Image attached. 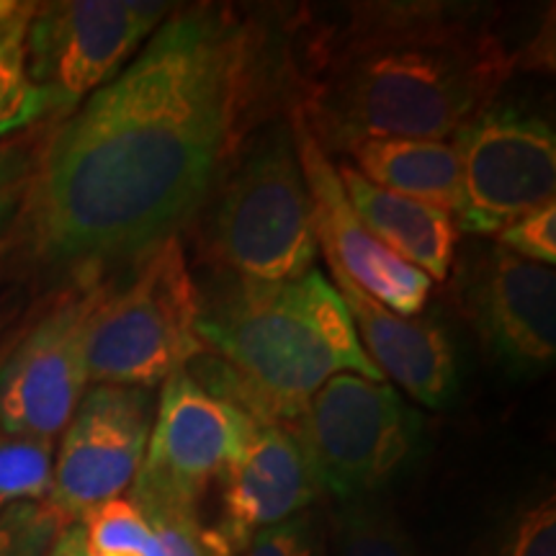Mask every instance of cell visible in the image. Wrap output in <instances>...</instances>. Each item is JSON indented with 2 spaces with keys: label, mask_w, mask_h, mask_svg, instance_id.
<instances>
[{
  "label": "cell",
  "mask_w": 556,
  "mask_h": 556,
  "mask_svg": "<svg viewBox=\"0 0 556 556\" xmlns=\"http://www.w3.org/2000/svg\"><path fill=\"white\" fill-rule=\"evenodd\" d=\"M338 176L353 212L368 232L430 281H446L456 258L458 225L454 214L368 184L348 163H338Z\"/></svg>",
  "instance_id": "obj_16"
},
{
  "label": "cell",
  "mask_w": 556,
  "mask_h": 556,
  "mask_svg": "<svg viewBox=\"0 0 556 556\" xmlns=\"http://www.w3.org/2000/svg\"><path fill=\"white\" fill-rule=\"evenodd\" d=\"M323 497L307 451L291 426H261L222 475V536L235 554L270 526Z\"/></svg>",
  "instance_id": "obj_14"
},
{
  "label": "cell",
  "mask_w": 556,
  "mask_h": 556,
  "mask_svg": "<svg viewBox=\"0 0 556 556\" xmlns=\"http://www.w3.org/2000/svg\"><path fill=\"white\" fill-rule=\"evenodd\" d=\"M490 556H556V500L552 492L520 505L507 518Z\"/></svg>",
  "instance_id": "obj_22"
},
{
  "label": "cell",
  "mask_w": 556,
  "mask_h": 556,
  "mask_svg": "<svg viewBox=\"0 0 556 556\" xmlns=\"http://www.w3.org/2000/svg\"><path fill=\"white\" fill-rule=\"evenodd\" d=\"M54 441L0 430V510L45 503L52 492Z\"/></svg>",
  "instance_id": "obj_20"
},
{
  "label": "cell",
  "mask_w": 556,
  "mask_h": 556,
  "mask_svg": "<svg viewBox=\"0 0 556 556\" xmlns=\"http://www.w3.org/2000/svg\"><path fill=\"white\" fill-rule=\"evenodd\" d=\"M307 451L323 495L374 497L413 462L422 415L389 381L340 374L317 389L291 426Z\"/></svg>",
  "instance_id": "obj_6"
},
{
  "label": "cell",
  "mask_w": 556,
  "mask_h": 556,
  "mask_svg": "<svg viewBox=\"0 0 556 556\" xmlns=\"http://www.w3.org/2000/svg\"><path fill=\"white\" fill-rule=\"evenodd\" d=\"M328 536L330 556H417L400 518L377 495L340 503Z\"/></svg>",
  "instance_id": "obj_19"
},
{
  "label": "cell",
  "mask_w": 556,
  "mask_h": 556,
  "mask_svg": "<svg viewBox=\"0 0 556 556\" xmlns=\"http://www.w3.org/2000/svg\"><path fill=\"white\" fill-rule=\"evenodd\" d=\"M518 65L484 5L353 3L289 58V116L325 155L381 137L451 142Z\"/></svg>",
  "instance_id": "obj_2"
},
{
  "label": "cell",
  "mask_w": 556,
  "mask_h": 556,
  "mask_svg": "<svg viewBox=\"0 0 556 556\" xmlns=\"http://www.w3.org/2000/svg\"><path fill=\"white\" fill-rule=\"evenodd\" d=\"M304 184L312 201L317 248H323L330 270L351 278L361 291L402 317H417L426 309L433 281L405 263L368 232L348 201L338 168L315 137L289 116Z\"/></svg>",
  "instance_id": "obj_13"
},
{
  "label": "cell",
  "mask_w": 556,
  "mask_h": 556,
  "mask_svg": "<svg viewBox=\"0 0 556 556\" xmlns=\"http://www.w3.org/2000/svg\"><path fill=\"white\" fill-rule=\"evenodd\" d=\"M462 299L479 343L507 377L531 379L554 366V268L495 245L471 263Z\"/></svg>",
  "instance_id": "obj_12"
},
{
  "label": "cell",
  "mask_w": 556,
  "mask_h": 556,
  "mask_svg": "<svg viewBox=\"0 0 556 556\" xmlns=\"http://www.w3.org/2000/svg\"><path fill=\"white\" fill-rule=\"evenodd\" d=\"M65 531L45 503H18L0 510V556H47Z\"/></svg>",
  "instance_id": "obj_23"
},
{
  "label": "cell",
  "mask_w": 556,
  "mask_h": 556,
  "mask_svg": "<svg viewBox=\"0 0 556 556\" xmlns=\"http://www.w3.org/2000/svg\"><path fill=\"white\" fill-rule=\"evenodd\" d=\"M330 274L351 312L361 348L379 368L381 379L394 381V389H405L422 407H448L458 394V364L448 332L433 319L397 315L340 270Z\"/></svg>",
  "instance_id": "obj_15"
},
{
  "label": "cell",
  "mask_w": 556,
  "mask_h": 556,
  "mask_svg": "<svg viewBox=\"0 0 556 556\" xmlns=\"http://www.w3.org/2000/svg\"><path fill=\"white\" fill-rule=\"evenodd\" d=\"M155 394L150 389L93 384L62 430L54 451L52 492L45 500L62 528L122 497L148 451Z\"/></svg>",
  "instance_id": "obj_10"
},
{
  "label": "cell",
  "mask_w": 556,
  "mask_h": 556,
  "mask_svg": "<svg viewBox=\"0 0 556 556\" xmlns=\"http://www.w3.org/2000/svg\"><path fill=\"white\" fill-rule=\"evenodd\" d=\"M204 208L201 253L229 281L287 283L315 270V219L289 122L255 129Z\"/></svg>",
  "instance_id": "obj_4"
},
{
  "label": "cell",
  "mask_w": 556,
  "mask_h": 556,
  "mask_svg": "<svg viewBox=\"0 0 556 556\" xmlns=\"http://www.w3.org/2000/svg\"><path fill=\"white\" fill-rule=\"evenodd\" d=\"M258 422L214 397L186 368L163 381L148 451L129 486L139 510H197L208 484L240 456Z\"/></svg>",
  "instance_id": "obj_8"
},
{
  "label": "cell",
  "mask_w": 556,
  "mask_h": 556,
  "mask_svg": "<svg viewBox=\"0 0 556 556\" xmlns=\"http://www.w3.org/2000/svg\"><path fill=\"white\" fill-rule=\"evenodd\" d=\"M142 513V510H139ZM150 556H238L217 526H204L197 510H144Z\"/></svg>",
  "instance_id": "obj_21"
},
{
  "label": "cell",
  "mask_w": 556,
  "mask_h": 556,
  "mask_svg": "<svg viewBox=\"0 0 556 556\" xmlns=\"http://www.w3.org/2000/svg\"><path fill=\"white\" fill-rule=\"evenodd\" d=\"M88 556H150V548L148 552H137V548H114V552H88Z\"/></svg>",
  "instance_id": "obj_28"
},
{
  "label": "cell",
  "mask_w": 556,
  "mask_h": 556,
  "mask_svg": "<svg viewBox=\"0 0 556 556\" xmlns=\"http://www.w3.org/2000/svg\"><path fill=\"white\" fill-rule=\"evenodd\" d=\"M497 245L518 258L554 268L556 263V201L526 214L497 235Z\"/></svg>",
  "instance_id": "obj_25"
},
{
  "label": "cell",
  "mask_w": 556,
  "mask_h": 556,
  "mask_svg": "<svg viewBox=\"0 0 556 556\" xmlns=\"http://www.w3.org/2000/svg\"><path fill=\"white\" fill-rule=\"evenodd\" d=\"M287 52L229 3L170 11L47 144L24 197L39 258L99 270L178 238L289 88Z\"/></svg>",
  "instance_id": "obj_1"
},
{
  "label": "cell",
  "mask_w": 556,
  "mask_h": 556,
  "mask_svg": "<svg viewBox=\"0 0 556 556\" xmlns=\"http://www.w3.org/2000/svg\"><path fill=\"white\" fill-rule=\"evenodd\" d=\"M37 3L0 0V142L47 116V103L26 70V31Z\"/></svg>",
  "instance_id": "obj_18"
},
{
  "label": "cell",
  "mask_w": 556,
  "mask_h": 556,
  "mask_svg": "<svg viewBox=\"0 0 556 556\" xmlns=\"http://www.w3.org/2000/svg\"><path fill=\"white\" fill-rule=\"evenodd\" d=\"M173 9L160 0L37 3L26 31V70L47 114L70 116L109 86Z\"/></svg>",
  "instance_id": "obj_7"
},
{
  "label": "cell",
  "mask_w": 556,
  "mask_h": 556,
  "mask_svg": "<svg viewBox=\"0 0 556 556\" xmlns=\"http://www.w3.org/2000/svg\"><path fill=\"white\" fill-rule=\"evenodd\" d=\"M47 556H88L83 526L75 523V526L65 528V531L60 533V539L54 541V546L50 548V554Z\"/></svg>",
  "instance_id": "obj_27"
},
{
  "label": "cell",
  "mask_w": 556,
  "mask_h": 556,
  "mask_svg": "<svg viewBox=\"0 0 556 556\" xmlns=\"http://www.w3.org/2000/svg\"><path fill=\"white\" fill-rule=\"evenodd\" d=\"M240 556H330L328 523L323 513L309 507L261 531Z\"/></svg>",
  "instance_id": "obj_24"
},
{
  "label": "cell",
  "mask_w": 556,
  "mask_h": 556,
  "mask_svg": "<svg viewBox=\"0 0 556 556\" xmlns=\"http://www.w3.org/2000/svg\"><path fill=\"white\" fill-rule=\"evenodd\" d=\"M462 163L458 229L500 235L556 193V135L544 116L492 103L451 139Z\"/></svg>",
  "instance_id": "obj_9"
},
{
  "label": "cell",
  "mask_w": 556,
  "mask_h": 556,
  "mask_svg": "<svg viewBox=\"0 0 556 556\" xmlns=\"http://www.w3.org/2000/svg\"><path fill=\"white\" fill-rule=\"evenodd\" d=\"M201 296L178 238L135 263L122 289H106L88 336L90 384L155 389L204 356Z\"/></svg>",
  "instance_id": "obj_5"
},
{
  "label": "cell",
  "mask_w": 556,
  "mask_h": 556,
  "mask_svg": "<svg viewBox=\"0 0 556 556\" xmlns=\"http://www.w3.org/2000/svg\"><path fill=\"white\" fill-rule=\"evenodd\" d=\"M348 165L379 189L426 201L443 212H462V163L454 142L381 137L353 144Z\"/></svg>",
  "instance_id": "obj_17"
},
{
  "label": "cell",
  "mask_w": 556,
  "mask_h": 556,
  "mask_svg": "<svg viewBox=\"0 0 556 556\" xmlns=\"http://www.w3.org/2000/svg\"><path fill=\"white\" fill-rule=\"evenodd\" d=\"M204 356L186 371L261 426H294L312 394L340 374L381 379L336 283L319 270L287 283L229 281L201 304Z\"/></svg>",
  "instance_id": "obj_3"
},
{
  "label": "cell",
  "mask_w": 556,
  "mask_h": 556,
  "mask_svg": "<svg viewBox=\"0 0 556 556\" xmlns=\"http://www.w3.org/2000/svg\"><path fill=\"white\" fill-rule=\"evenodd\" d=\"M31 178V157L24 144L0 142V229L13 219L18 204H24Z\"/></svg>",
  "instance_id": "obj_26"
},
{
  "label": "cell",
  "mask_w": 556,
  "mask_h": 556,
  "mask_svg": "<svg viewBox=\"0 0 556 556\" xmlns=\"http://www.w3.org/2000/svg\"><path fill=\"white\" fill-rule=\"evenodd\" d=\"M106 283H88L54 304L0 364V430L60 435L90 389L88 336Z\"/></svg>",
  "instance_id": "obj_11"
}]
</instances>
